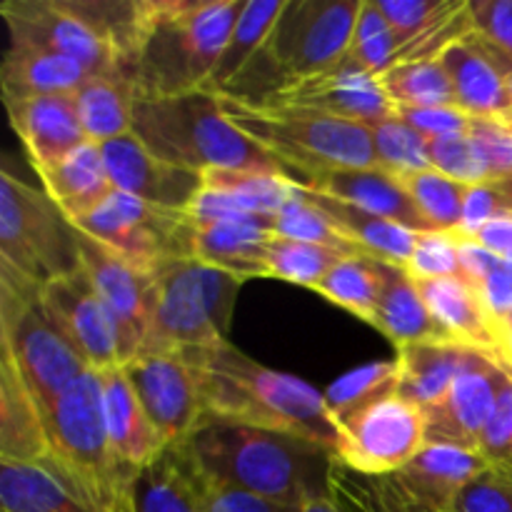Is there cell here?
I'll list each match as a JSON object with an SVG mask.
<instances>
[{
	"instance_id": "5bb4252c",
	"label": "cell",
	"mask_w": 512,
	"mask_h": 512,
	"mask_svg": "<svg viewBox=\"0 0 512 512\" xmlns=\"http://www.w3.org/2000/svg\"><path fill=\"white\" fill-rule=\"evenodd\" d=\"M123 373L168 448L185 443L203 423L198 375L183 355H138Z\"/></svg>"
},
{
	"instance_id": "681fc988",
	"label": "cell",
	"mask_w": 512,
	"mask_h": 512,
	"mask_svg": "<svg viewBox=\"0 0 512 512\" xmlns=\"http://www.w3.org/2000/svg\"><path fill=\"white\" fill-rule=\"evenodd\" d=\"M375 3L393 28L400 48H405L410 40L418 38L433 23H438L450 10L458 8V3L453 0H375Z\"/></svg>"
},
{
	"instance_id": "11a10c76",
	"label": "cell",
	"mask_w": 512,
	"mask_h": 512,
	"mask_svg": "<svg viewBox=\"0 0 512 512\" xmlns=\"http://www.w3.org/2000/svg\"><path fill=\"white\" fill-rule=\"evenodd\" d=\"M468 10L475 33L512 58V0H473Z\"/></svg>"
},
{
	"instance_id": "4dcf8cb0",
	"label": "cell",
	"mask_w": 512,
	"mask_h": 512,
	"mask_svg": "<svg viewBox=\"0 0 512 512\" xmlns=\"http://www.w3.org/2000/svg\"><path fill=\"white\" fill-rule=\"evenodd\" d=\"M373 328L380 330L395 348L413 343H450L448 335L430 315L418 283L403 268H390L388 283L375 310Z\"/></svg>"
},
{
	"instance_id": "e0dca14e",
	"label": "cell",
	"mask_w": 512,
	"mask_h": 512,
	"mask_svg": "<svg viewBox=\"0 0 512 512\" xmlns=\"http://www.w3.org/2000/svg\"><path fill=\"white\" fill-rule=\"evenodd\" d=\"M80 270L103 303L113 310L115 320L123 330L125 363L138 358L148 335L150 318L155 305V280L153 273L128 263L120 255L110 253L93 238L78 230Z\"/></svg>"
},
{
	"instance_id": "f5cc1de1",
	"label": "cell",
	"mask_w": 512,
	"mask_h": 512,
	"mask_svg": "<svg viewBox=\"0 0 512 512\" xmlns=\"http://www.w3.org/2000/svg\"><path fill=\"white\" fill-rule=\"evenodd\" d=\"M398 115L413 125L428 143L450 135H465L473 125V115L460 108H400Z\"/></svg>"
},
{
	"instance_id": "ab89813d",
	"label": "cell",
	"mask_w": 512,
	"mask_h": 512,
	"mask_svg": "<svg viewBox=\"0 0 512 512\" xmlns=\"http://www.w3.org/2000/svg\"><path fill=\"white\" fill-rule=\"evenodd\" d=\"M400 180H403L405 190L410 193L415 208L423 215L425 223L430 225V230L453 233V230L460 228L470 185L458 183V180L448 178V175L435 168L405 175Z\"/></svg>"
},
{
	"instance_id": "c3c4849f",
	"label": "cell",
	"mask_w": 512,
	"mask_h": 512,
	"mask_svg": "<svg viewBox=\"0 0 512 512\" xmlns=\"http://www.w3.org/2000/svg\"><path fill=\"white\" fill-rule=\"evenodd\" d=\"M405 273L415 283H428L440 278H460V243L453 233L430 230L420 233L410 255Z\"/></svg>"
},
{
	"instance_id": "e575fe53",
	"label": "cell",
	"mask_w": 512,
	"mask_h": 512,
	"mask_svg": "<svg viewBox=\"0 0 512 512\" xmlns=\"http://www.w3.org/2000/svg\"><path fill=\"white\" fill-rule=\"evenodd\" d=\"M390 268L393 265H385L380 260L368 258V255H345L315 285V293H320L338 308L353 313L355 318L373 325Z\"/></svg>"
},
{
	"instance_id": "9c48e42d",
	"label": "cell",
	"mask_w": 512,
	"mask_h": 512,
	"mask_svg": "<svg viewBox=\"0 0 512 512\" xmlns=\"http://www.w3.org/2000/svg\"><path fill=\"white\" fill-rule=\"evenodd\" d=\"M0 265L40 288L80 270L78 230L45 190L8 170L0 173Z\"/></svg>"
},
{
	"instance_id": "b9f144b4",
	"label": "cell",
	"mask_w": 512,
	"mask_h": 512,
	"mask_svg": "<svg viewBox=\"0 0 512 512\" xmlns=\"http://www.w3.org/2000/svg\"><path fill=\"white\" fill-rule=\"evenodd\" d=\"M340 258L345 255L323 248V245L300 243V240L275 235L268 248V260H265V278H278L315 290V285L330 273V268Z\"/></svg>"
},
{
	"instance_id": "7a4b0ae2",
	"label": "cell",
	"mask_w": 512,
	"mask_h": 512,
	"mask_svg": "<svg viewBox=\"0 0 512 512\" xmlns=\"http://www.w3.org/2000/svg\"><path fill=\"white\" fill-rule=\"evenodd\" d=\"M180 355L198 375L205 418L288 433L335 453L338 430L325 393L310 383L263 368L228 340Z\"/></svg>"
},
{
	"instance_id": "8fae6325",
	"label": "cell",
	"mask_w": 512,
	"mask_h": 512,
	"mask_svg": "<svg viewBox=\"0 0 512 512\" xmlns=\"http://www.w3.org/2000/svg\"><path fill=\"white\" fill-rule=\"evenodd\" d=\"M425 443L423 410L390 393L340 420L335 458L358 473L390 475L400 473Z\"/></svg>"
},
{
	"instance_id": "d4e9b609",
	"label": "cell",
	"mask_w": 512,
	"mask_h": 512,
	"mask_svg": "<svg viewBox=\"0 0 512 512\" xmlns=\"http://www.w3.org/2000/svg\"><path fill=\"white\" fill-rule=\"evenodd\" d=\"M273 238V218L260 215L195 225L193 260L228 270L243 280L265 278V260Z\"/></svg>"
},
{
	"instance_id": "d6986e66",
	"label": "cell",
	"mask_w": 512,
	"mask_h": 512,
	"mask_svg": "<svg viewBox=\"0 0 512 512\" xmlns=\"http://www.w3.org/2000/svg\"><path fill=\"white\" fill-rule=\"evenodd\" d=\"M440 60L453 83L455 108L473 118L490 120H500L510 113L512 58L508 53L473 30L468 38L445 50Z\"/></svg>"
},
{
	"instance_id": "cb8c5ba5",
	"label": "cell",
	"mask_w": 512,
	"mask_h": 512,
	"mask_svg": "<svg viewBox=\"0 0 512 512\" xmlns=\"http://www.w3.org/2000/svg\"><path fill=\"white\" fill-rule=\"evenodd\" d=\"M490 465L480 450L425 443L398 475L405 488L438 512H455L460 493Z\"/></svg>"
},
{
	"instance_id": "9a60e30c",
	"label": "cell",
	"mask_w": 512,
	"mask_h": 512,
	"mask_svg": "<svg viewBox=\"0 0 512 512\" xmlns=\"http://www.w3.org/2000/svg\"><path fill=\"white\" fill-rule=\"evenodd\" d=\"M512 378V370L495 355L475 350L453 388L435 408L423 410L428 443L460 445L480 450V438L498 405L500 393Z\"/></svg>"
},
{
	"instance_id": "f35d334b",
	"label": "cell",
	"mask_w": 512,
	"mask_h": 512,
	"mask_svg": "<svg viewBox=\"0 0 512 512\" xmlns=\"http://www.w3.org/2000/svg\"><path fill=\"white\" fill-rule=\"evenodd\" d=\"M133 498L138 512H200L188 473L173 448L140 470Z\"/></svg>"
},
{
	"instance_id": "7bdbcfd3",
	"label": "cell",
	"mask_w": 512,
	"mask_h": 512,
	"mask_svg": "<svg viewBox=\"0 0 512 512\" xmlns=\"http://www.w3.org/2000/svg\"><path fill=\"white\" fill-rule=\"evenodd\" d=\"M370 133H373L378 168L388 170L395 178H405V175L433 168L430 165L428 140L413 125L405 123L400 115L370 125Z\"/></svg>"
},
{
	"instance_id": "4316f807",
	"label": "cell",
	"mask_w": 512,
	"mask_h": 512,
	"mask_svg": "<svg viewBox=\"0 0 512 512\" xmlns=\"http://www.w3.org/2000/svg\"><path fill=\"white\" fill-rule=\"evenodd\" d=\"M295 188L338 225L340 233H345V238L358 248L360 255H368V258L380 260L385 265H393V268H405L408 265L420 233H413V230L403 228L395 220L375 215L370 210L358 208V205L345 203V200L310 193L298 180H295Z\"/></svg>"
},
{
	"instance_id": "484cf974",
	"label": "cell",
	"mask_w": 512,
	"mask_h": 512,
	"mask_svg": "<svg viewBox=\"0 0 512 512\" xmlns=\"http://www.w3.org/2000/svg\"><path fill=\"white\" fill-rule=\"evenodd\" d=\"M50 458L48 425L23 378L0 355V460L45 465Z\"/></svg>"
},
{
	"instance_id": "8d00e7d4",
	"label": "cell",
	"mask_w": 512,
	"mask_h": 512,
	"mask_svg": "<svg viewBox=\"0 0 512 512\" xmlns=\"http://www.w3.org/2000/svg\"><path fill=\"white\" fill-rule=\"evenodd\" d=\"M293 180L290 175L255 173V170H208L203 173V185L228 193L240 210L260 218H275L293 200Z\"/></svg>"
},
{
	"instance_id": "f546056e",
	"label": "cell",
	"mask_w": 512,
	"mask_h": 512,
	"mask_svg": "<svg viewBox=\"0 0 512 512\" xmlns=\"http://www.w3.org/2000/svg\"><path fill=\"white\" fill-rule=\"evenodd\" d=\"M475 348L455 343H413L398 348V395L430 410L448 395Z\"/></svg>"
},
{
	"instance_id": "bcb514c9",
	"label": "cell",
	"mask_w": 512,
	"mask_h": 512,
	"mask_svg": "<svg viewBox=\"0 0 512 512\" xmlns=\"http://www.w3.org/2000/svg\"><path fill=\"white\" fill-rule=\"evenodd\" d=\"M175 450V448H173ZM178 453V450H175ZM180 463H183L185 473H188L190 485H193V493L198 498L200 512H303L300 505H285L278 500L263 498V495L248 493V490L233 488V485L218 483V480L205 478L203 473L190 468L183 460V455L178 453Z\"/></svg>"
},
{
	"instance_id": "74e56055",
	"label": "cell",
	"mask_w": 512,
	"mask_h": 512,
	"mask_svg": "<svg viewBox=\"0 0 512 512\" xmlns=\"http://www.w3.org/2000/svg\"><path fill=\"white\" fill-rule=\"evenodd\" d=\"M395 108H455V93L443 60L398 63L380 75Z\"/></svg>"
},
{
	"instance_id": "44dd1931",
	"label": "cell",
	"mask_w": 512,
	"mask_h": 512,
	"mask_svg": "<svg viewBox=\"0 0 512 512\" xmlns=\"http://www.w3.org/2000/svg\"><path fill=\"white\" fill-rule=\"evenodd\" d=\"M430 315L450 343L483 350L505 363V335L498 320L485 308L478 290L463 278H440L418 283ZM508 365V363H505ZM510 368V365H508Z\"/></svg>"
},
{
	"instance_id": "ee69618b",
	"label": "cell",
	"mask_w": 512,
	"mask_h": 512,
	"mask_svg": "<svg viewBox=\"0 0 512 512\" xmlns=\"http://www.w3.org/2000/svg\"><path fill=\"white\" fill-rule=\"evenodd\" d=\"M293 190V200H290V203L273 218L275 235L300 240V243L323 245V248L335 250V253L340 255H360L358 248L345 238V233H340L338 225H335L318 205L310 203V200L295 188V180Z\"/></svg>"
},
{
	"instance_id": "2e32d148",
	"label": "cell",
	"mask_w": 512,
	"mask_h": 512,
	"mask_svg": "<svg viewBox=\"0 0 512 512\" xmlns=\"http://www.w3.org/2000/svg\"><path fill=\"white\" fill-rule=\"evenodd\" d=\"M253 105L318 110L335 118L355 120L368 128L398 115V108L383 90L378 75L353 65L350 60H343L338 68L315 75V78L283 85Z\"/></svg>"
},
{
	"instance_id": "7402d4cb",
	"label": "cell",
	"mask_w": 512,
	"mask_h": 512,
	"mask_svg": "<svg viewBox=\"0 0 512 512\" xmlns=\"http://www.w3.org/2000/svg\"><path fill=\"white\" fill-rule=\"evenodd\" d=\"M310 193L345 200L375 215L395 220L413 233H430V225L415 208L403 180L383 168H340L320 173L315 178L298 180Z\"/></svg>"
},
{
	"instance_id": "603a6c76",
	"label": "cell",
	"mask_w": 512,
	"mask_h": 512,
	"mask_svg": "<svg viewBox=\"0 0 512 512\" xmlns=\"http://www.w3.org/2000/svg\"><path fill=\"white\" fill-rule=\"evenodd\" d=\"M100 375V388H103V413L108 425L110 448L115 460L123 470L138 475L148 468L153 460L168 450L165 440L150 423L148 413L140 405L133 385L125 378L123 368L103 370Z\"/></svg>"
},
{
	"instance_id": "f907efd6",
	"label": "cell",
	"mask_w": 512,
	"mask_h": 512,
	"mask_svg": "<svg viewBox=\"0 0 512 512\" xmlns=\"http://www.w3.org/2000/svg\"><path fill=\"white\" fill-rule=\"evenodd\" d=\"M455 512H512V468L490 463L460 493Z\"/></svg>"
},
{
	"instance_id": "83f0119b",
	"label": "cell",
	"mask_w": 512,
	"mask_h": 512,
	"mask_svg": "<svg viewBox=\"0 0 512 512\" xmlns=\"http://www.w3.org/2000/svg\"><path fill=\"white\" fill-rule=\"evenodd\" d=\"M93 78L80 63L68 55L35 45L10 43L0 65L3 98H43V95H73Z\"/></svg>"
},
{
	"instance_id": "816d5d0a",
	"label": "cell",
	"mask_w": 512,
	"mask_h": 512,
	"mask_svg": "<svg viewBox=\"0 0 512 512\" xmlns=\"http://www.w3.org/2000/svg\"><path fill=\"white\" fill-rule=\"evenodd\" d=\"M470 135L478 143L493 183L512 180V128L490 118H473Z\"/></svg>"
},
{
	"instance_id": "5b68a950",
	"label": "cell",
	"mask_w": 512,
	"mask_h": 512,
	"mask_svg": "<svg viewBox=\"0 0 512 512\" xmlns=\"http://www.w3.org/2000/svg\"><path fill=\"white\" fill-rule=\"evenodd\" d=\"M225 118L268 150L295 180L340 168H378L368 125L303 108H273L218 95Z\"/></svg>"
},
{
	"instance_id": "91938a15",
	"label": "cell",
	"mask_w": 512,
	"mask_h": 512,
	"mask_svg": "<svg viewBox=\"0 0 512 512\" xmlns=\"http://www.w3.org/2000/svg\"><path fill=\"white\" fill-rule=\"evenodd\" d=\"M505 363L512 370V323L505 325Z\"/></svg>"
},
{
	"instance_id": "6f0895ef",
	"label": "cell",
	"mask_w": 512,
	"mask_h": 512,
	"mask_svg": "<svg viewBox=\"0 0 512 512\" xmlns=\"http://www.w3.org/2000/svg\"><path fill=\"white\" fill-rule=\"evenodd\" d=\"M470 240L488 248L490 253L498 255L508 268H512V213L500 215V218H493L490 223H485Z\"/></svg>"
},
{
	"instance_id": "30bf717a",
	"label": "cell",
	"mask_w": 512,
	"mask_h": 512,
	"mask_svg": "<svg viewBox=\"0 0 512 512\" xmlns=\"http://www.w3.org/2000/svg\"><path fill=\"white\" fill-rule=\"evenodd\" d=\"M73 228L148 273L170 260L193 258L195 225L188 215L158 208L120 190H113Z\"/></svg>"
},
{
	"instance_id": "52a82bcc",
	"label": "cell",
	"mask_w": 512,
	"mask_h": 512,
	"mask_svg": "<svg viewBox=\"0 0 512 512\" xmlns=\"http://www.w3.org/2000/svg\"><path fill=\"white\" fill-rule=\"evenodd\" d=\"M0 355L18 370L43 418L90 370L40 305V285L5 265H0Z\"/></svg>"
},
{
	"instance_id": "ffe728a7",
	"label": "cell",
	"mask_w": 512,
	"mask_h": 512,
	"mask_svg": "<svg viewBox=\"0 0 512 512\" xmlns=\"http://www.w3.org/2000/svg\"><path fill=\"white\" fill-rule=\"evenodd\" d=\"M10 128L23 143L35 173L50 168L65 155L88 143L80 125L73 95H43V98H3Z\"/></svg>"
},
{
	"instance_id": "d6a6232c",
	"label": "cell",
	"mask_w": 512,
	"mask_h": 512,
	"mask_svg": "<svg viewBox=\"0 0 512 512\" xmlns=\"http://www.w3.org/2000/svg\"><path fill=\"white\" fill-rule=\"evenodd\" d=\"M330 498L345 512H438L415 498L395 473L365 475L333 460Z\"/></svg>"
},
{
	"instance_id": "1f68e13d",
	"label": "cell",
	"mask_w": 512,
	"mask_h": 512,
	"mask_svg": "<svg viewBox=\"0 0 512 512\" xmlns=\"http://www.w3.org/2000/svg\"><path fill=\"white\" fill-rule=\"evenodd\" d=\"M88 143L105 145L133 133L135 90L125 78H88L73 93Z\"/></svg>"
},
{
	"instance_id": "6da1fadb",
	"label": "cell",
	"mask_w": 512,
	"mask_h": 512,
	"mask_svg": "<svg viewBox=\"0 0 512 512\" xmlns=\"http://www.w3.org/2000/svg\"><path fill=\"white\" fill-rule=\"evenodd\" d=\"M175 450L205 478L278 503L303 508L330 495L335 453L295 435L203 418Z\"/></svg>"
},
{
	"instance_id": "8992f818",
	"label": "cell",
	"mask_w": 512,
	"mask_h": 512,
	"mask_svg": "<svg viewBox=\"0 0 512 512\" xmlns=\"http://www.w3.org/2000/svg\"><path fill=\"white\" fill-rule=\"evenodd\" d=\"M153 280V318L140 355H180L228 340L243 278L180 258L160 265Z\"/></svg>"
},
{
	"instance_id": "d590c367",
	"label": "cell",
	"mask_w": 512,
	"mask_h": 512,
	"mask_svg": "<svg viewBox=\"0 0 512 512\" xmlns=\"http://www.w3.org/2000/svg\"><path fill=\"white\" fill-rule=\"evenodd\" d=\"M3 512H93L85 508L48 468L0 460Z\"/></svg>"
},
{
	"instance_id": "f1b7e54d",
	"label": "cell",
	"mask_w": 512,
	"mask_h": 512,
	"mask_svg": "<svg viewBox=\"0 0 512 512\" xmlns=\"http://www.w3.org/2000/svg\"><path fill=\"white\" fill-rule=\"evenodd\" d=\"M38 178L70 225L93 213L115 190L105 168L103 148L95 143H83L63 160L40 170Z\"/></svg>"
},
{
	"instance_id": "9f6ffc18",
	"label": "cell",
	"mask_w": 512,
	"mask_h": 512,
	"mask_svg": "<svg viewBox=\"0 0 512 512\" xmlns=\"http://www.w3.org/2000/svg\"><path fill=\"white\" fill-rule=\"evenodd\" d=\"M475 290H478L480 298H483L485 308L493 313V318L498 320L500 328H503L505 320L512 315V268H508V265L500 260V263L480 280Z\"/></svg>"
},
{
	"instance_id": "680465c9",
	"label": "cell",
	"mask_w": 512,
	"mask_h": 512,
	"mask_svg": "<svg viewBox=\"0 0 512 512\" xmlns=\"http://www.w3.org/2000/svg\"><path fill=\"white\" fill-rule=\"evenodd\" d=\"M303 512H345V510L340 508V505L328 495V498H318V500H310V503H305Z\"/></svg>"
},
{
	"instance_id": "7dc6e473",
	"label": "cell",
	"mask_w": 512,
	"mask_h": 512,
	"mask_svg": "<svg viewBox=\"0 0 512 512\" xmlns=\"http://www.w3.org/2000/svg\"><path fill=\"white\" fill-rule=\"evenodd\" d=\"M430 150V165L448 178L458 180L463 185H483L493 183L490 178V168L485 163L483 153H480L478 143L473 135H450V138H438L428 143Z\"/></svg>"
},
{
	"instance_id": "7c38bea8",
	"label": "cell",
	"mask_w": 512,
	"mask_h": 512,
	"mask_svg": "<svg viewBox=\"0 0 512 512\" xmlns=\"http://www.w3.org/2000/svg\"><path fill=\"white\" fill-rule=\"evenodd\" d=\"M0 13L8 25L10 43L68 55L93 78H125L113 45L73 8L70 0H5Z\"/></svg>"
},
{
	"instance_id": "94428289",
	"label": "cell",
	"mask_w": 512,
	"mask_h": 512,
	"mask_svg": "<svg viewBox=\"0 0 512 512\" xmlns=\"http://www.w3.org/2000/svg\"><path fill=\"white\" fill-rule=\"evenodd\" d=\"M508 85H510V98H512V75H510V80H508ZM500 123H505V125H510L512 128V110L508 115H505V118H500Z\"/></svg>"
},
{
	"instance_id": "ba28073f",
	"label": "cell",
	"mask_w": 512,
	"mask_h": 512,
	"mask_svg": "<svg viewBox=\"0 0 512 512\" xmlns=\"http://www.w3.org/2000/svg\"><path fill=\"white\" fill-rule=\"evenodd\" d=\"M360 8L363 0H285L263 50L245 73L265 70L273 78L270 93H275L338 68L350 53Z\"/></svg>"
},
{
	"instance_id": "f6af8a7d",
	"label": "cell",
	"mask_w": 512,
	"mask_h": 512,
	"mask_svg": "<svg viewBox=\"0 0 512 512\" xmlns=\"http://www.w3.org/2000/svg\"><path fill=\"white\" fill-rule=\"evenodd\" d=\"M398 50V38H395L385 15L380 13L378 3L375 0H363L358 23H355L353 43H350V53L345 60L360 65V68L380 78L393 65Z\"/></svg>"
},
{
	"instance_id": "277c9868",
	"label": "cell",
	"mask_w": 512,
	"mask_h": 512,
	"mask_svg": "<svg viewBox=\"0 0 512 512\" xmlns=\"http://www.w3.org/2000/svg\"><path fill=\"white\" fill-rule=\"evenodd\" d=\"M133 135L165 163L200 175L208 170L290 175L268 150L225 118L218 95L208 90L173 98H135Z\"/></svg>"
},
{
	"instance_id": "3957f363",
	"label": "cell",
	"mask_w": 512,
	"mask_h": 512,
	"mask_svg": "<svg viewBox=\"0 0 512 512\" xmlns=\"http://www.w3.org/2000/svg\"><path fill=\"white\" fill-rule=\"evenodd\" d=\"M245 0H140L143 40L130 65L135 98L203 90Z\"/></svg>"
},
{
	"instance_id": "836d02e7",
	"label": "cell",
	"mask_w": 512,
	"mask_h": 512,
	"mask_svg": "<svg viewBox=\"0 0 512 512\" xmlns=\"http://www.w3.org/2000/svg\"><path fill=\"white\" fill-rule=\"evenodd\" d=\"M285 8V0H245V8L230 33L228 45L215 65L213 75L205 83L203 90L220 95L248 70V65L258 58L273 30L275 20L280 18Z\"/></svg>"
},
{
	"instance_id": "db71d44e",
	"label": "cell",
	"mask_w": 512,
	"mask_h": 512,
	"mask_svg": "<svg viewBox=\"0 0 512 512\" xmlns=\"http://www.w3.org/2000/svg\"><path fill=\"white\" fill-rule=\"evenodd\" d=\"M480 453L490 463L512 468V378L500 393L493 418L485 425V433L480 438Z\"/></svg>"
},
{
	"instance_id": "4fadbf2b",
	"label": "cell",
	"mask_w": 512,
	"mask_h": 512,
	"mask_svg": "<svg viewBox=\"0 0 512 512\" xmlns=\"http://www.w3.org/2000/svg\"><path fill=\"white\" fill-rule=\"evenodd\" d=\"M40 305L90 370L123 368V330L83 270L40 288Z\"/></svg>"
},
{
	"instance_id": "60d3db41",
	"label": "cell",
	"mask_w": 512,
	"mask_h": 512,
	"mask_svg": "<svg viewBox=\"0 0 512 512\" xmlns=\"http://www.w3.org/2000/svg\"><path fill=\"white\" fill-rule=\"evenodd\" d=\"M390 393H398V363L395 360H388V363L378 360V363H368L345 373L325 390V403H328L335 430H338L340 420Z\"/></svg>"
},
{
	"instance_id": "ac0fdd59",
	"label": "cell",
	"mask_w": 512,
	"mask_h": 512,
	"mask_svg": "<svg viewBox=\"0 0 512 512\" xmlns=\"http://www.w3.org/2000/svg\"><path fill=\"white\" fill-rule=\"evenodd\" d=\"M100 148L113 188L150 205L185 213L203 188V175L165 163L150 153L133 133L110 140Z\"/></svg>"
}]
</instances>
